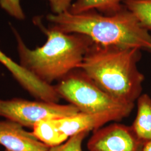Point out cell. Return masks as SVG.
<instances>
[{
	"label": "cell",
	"mask_w": 151,
	"mask_h": 151,
	"mask_svg": "<svg viewBox=\"0 0 151 151\" xmlns=\"http://www.w3.org/2000/svg\"><path fill=\"white\" fill-rule=\"evenodd\" d=\"M124 5L137 18L142 27L151 33V0H124Z\"/></svg>",
	"instance_id": "obj_13"
},
{
	"label": "cell",
	"mask_w": 151,
	"mask_h": 151,
	"mask_svg": "<svg viewBox=\"0 0 151 151\" xmlns=\"http://www.w3.org/2000/svg\"><path fill=\"white\" fill-rule=\"evenodd\" d=\"M145 143L132 126L115 123L94 130L87 147L88 151H143Z\"/></svg>",
	"instance_id": "obj_6"
},
{
	"label": "cell",
	"mask_w": 151,
	"mask_h": 151,
	"mask_svg": "<svg viewBox=\"0 0 151 151\" xmlns=\"http://www.w3.org/2000/svg\"><path fill=\"white\" fill-rule=\"evenodd\" d=\"M50 6L53 14H60L69 11L72 4V0H44Z\"/></svg>",
	"instance_id": "obj_16"
},
{
	"label": "cell",
	"mask_w": 151,
	"mask_h": 151,
	"mask_svg": "<svg viewBox=\"0 0 151 151\" xmlns=\"http://www.w3.org/2000/svg\"><path fill=\"white\" fill-rule=\"evenodd\" d=\"M141 51L94 43L79 68L111 97L125 104H134L145 80L138 68Z\"/></svg>",
	"instance_id": "obj_3"
},
{
	"label": "cell",
	"mask_w": 151,
	"mask_h": 151,
	"mask_svg": "<svg viewBox=\"0 0 151 151\" xmlns=\"http://www.w3.org/2000/svg\"><path fill=\"white\" fill-rule=\"evenodd\" d=\"M143 151H151V140L146 142L145 143Z\"/></svg>",
	"instance_id": "obj_17"
},
{
	"label": "cell",
	"mask_w": 151,
	"mask_h": 151,
	"mask_svg": "<svg viewBox=\"0 0 151 151\" xmlns=\"http://www.w3.org/2000/svg\"><path fill=\"white\" fill-rule=\"evenodd\" d=\"M124 0H76L72 3L69 12L78 14L84 12L96 10L106 15H111L120 11L124 6Z\"/></svg>",
	"instance_id": "obj_11"
},
{
	"label": "cell",
	"mask_w": 151,
	"mask_h": 151,
	"mask_svg": "<svg viewBox=\"0 0 151 151\" xmlns=\"http://www.w3.org/2000/svg\"><path fill=\"white\" fill-rule=\"evenodd\" d=\"M0 145L5 151H48L50 147L16 122L7 119L0 121Z\"/></svg>",
	"instance_id": "obj_9"
},
{
	"label": "cell",
	"mask_w": 151,
	"mask_h": 151,
	"mask_svg": "<svg viewBox=\"0 0 151 151\" xmlns=\"http://www.w3.org/2000/svg\"><path fill=\"white\" fill-rule=\"evenodd\" d=\"M0 63L11 72L19 84L32 96L38 100L58 103L59 95L54 86L38 79L21 65L11 60L0 49Z\"/></svg>",
	"instance_id": "obj_8"
},
{
	"label": "cell",
	"mask_w": 151,
	"mask_h": 151,
	"mask_svg": "<svg viewBox=\"0 0 151 151\" xmlns=\"http://www.w3.org/2000/svg\"><path fill=\"white\" fill-rule=\"evenodd\" d=\"M88 133V132H82L73 135L63 144L50 147L48 151H83L82 143Z\"/></svg>",
	"instance_id": "obj_14"
},
{
	"label": "cell",
	"mask_w": 151,
	"mask_h": 151,
	"mask_svg": "<svg viewBox=\"0 0 151 151\" xmlns=\"http://www.w3.org/2000/svg\"><path fill=\"white\" fill-rule=\"evenodd\" d=\"M135 134L146 143L151 140V97L141 94L137 99V114L131 125Z\"/></svg>",
	"instance_id": "obj_10"
},
{
	"label": "cell",
	"mask_w": 151,
	"mask_h": 151,
	"mask_svg": "<svg viewBox=\"0 0 151 151\" xmlns=\"http://www.w3.org/2000/svg\"><path fill=\"white\" fill-rule=\"evenodd\" d=\"M22 0H0V7L12 17L18 20L25 19V13L21 6Z\"/></svg>",
	"instance_id": "obj_15"
},
{
	"label": "cell",
	"mask_w": 151,
	"mask_h": 151,
	"mask_svg": "<svg viewBox=\"0 0 151 151\" xmlns=\"http://www.w3.org/2000/svg\"><path fill=\"white\" fill-rule=\"evenodd\" d=\"M80 112L78 108L70 104L60 105L20 98L7 100L0 99V116L16 122L23 127L32 129L35 124L41 121L61 119Z\"/></svg>",
	"instance_id": "obj_5"
},
{
	"label": "cell",
	"mask_w": 151,
	"mask_h": 151,
	"mask_svg": "<svg viewBox=\"0 0 151 151\" xmlns=\"http://www.w3.org/2000/svg\"><path fill=\"white\" fill-rule=\"evenodd\" d=\"M46 17L49 27L60 32L83 34L103 45L138 48L151 53V34L124 5L111 15L91 10L78 14H50Z\"/></svg>",
	"instance_id": "obj_1"
},
{
	"label": "cell",
	"mask_w": 151,
	"mask_h": 151,
	"mask_svg": "<svg viewBox=\"0 0 151 151\" xmlns=\"http://www.w3.org/2000/svg\"><path fill=\"white\" fill-rule=\"evenodd\" d=\"M35 22L47 39L42 46L34 49L29 48L19 33L12 27L20 65L40 80L51 85L52 82L60 81L72 70L79 68L94 42L83 34H68L46 28L39 18Z\"/></svg>",
	"instance_id": "obj_2"
},
{
	"label": "cell",
	"mask_w": 151,
	"mask_h": 151,
	"mask_svg": "<svg viewBox=\"0 0 151 151\" xmlns=\"http://www.w3.org/2000/svg\"><path fill=\"white\" fill-rule=\"evenodd\" d=\"M132 110L127 109L91 113L80 112L70 116L54 119V122L60 131L70 138L82 132L98 129L110 122L127 118Z\"/></svg>",
	"instance_id": "obj_7"
},
{
	"label": "cell",
	"mask_w": 151,
	"mask_h": 151,
	"mask_svg": "<svg viewBox=\"0 0 151 151\" xmlns=\"http://www.w3.org/2000/svg\"><path fill=\"white\" fill-rule=\"evenodd\" d=\"M32 129V133L38 140L49 147L59 146L69 139L60 131L54 119L41 121L35 124Z\"/></svg>",
	"instance_id": "obj_12"
},
{
	"label": "cell",
	"mask_w": 151,
	"mask_h": 151,
	"mask_svg": "<svg viewBox=\"0 0 151 151\" xmlns=\"http://www.w3.org/2000/svg\"><path fill=\"white\" fill-rule=\"evenodd\" d=\"M54 87L60 98L82 113L133 109L134 106V104H125L110 96L80 68L70 72Z\"/></svg>",
	"instance_id": "obj_4"
}]
</instances>
